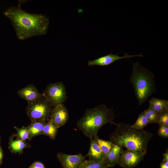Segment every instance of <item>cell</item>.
Returning a JSON list of instances; mask_svg holds the SVG:
<instances>
[{"mask_svg": "<svg viewBox=\"0 0 168 168\" xmlns=\"http://www.w3.org/2000/svg\"><path fill=\"white\" fill-rule=\"evenodd\" d=\"M157 133L162 138H168V126L159 124V128Z\"/></svg>", "mask_w": 168, "mask_h": 168, "instance_id": "24", "label": "cell"}, {"mask_svg": "<svg viewBox=\"0 0 168 168\" xmlns=\"http://www.w3.org/2000/svg\"><path fill=\"white\" fill-rule=\"evenodd\" d=\"M11 150L15 152H21L23 149L26 147L27 144L25 141L20 139L11 140L9 143Z\"/></svg>", "mask_w": 168, "mask_h": 168, "instance_id": "19", "label": "cell"}, {"mask_svg": "<svg viewBox=\"0 0 168 168\" xmlns=\"http://www.w3.org/2000/svg\"><path fill=\"white\" fill-rule=\"evenodd\" d=\"M69 119L68 110L63 104L57 105L53 108L49 119L58 128L65 125Z\"/></svg>", "mask_w": 168, "mask_h": 168, "instance_id": "9", "label": "cell"}, {"mask_svg": "<svg viewBox=\"0 0 168 168\" xmlns=\"http://www.w3.org/2000/svg\"><path fill=\"white\" fill-rule=\"evenodd\" d=\"M46 122L44 121H31V124L26 127L30 139L35 136L43 134V129Z\"/></svg>", "mask_w": 168, "mask_h": 168, "instance_id": "15", "label": "cell"}, {"mask_svg": "<svg viewBox=\"0 0 168 168\" xmlns=\"http://www.w3.org/2000/svg\"><path fill=\"white\" fill-rule=\"evenodd\" d=\"M52 107L44 97L39 100L28 104L26 108V111L31 121H47L49 119Z\"/></svg>", "mask_w": 168, "mask_h": 168, "instance_id": "5", "label": "cell"}, {"mask_svg": "<svg viewBox=\"0 0 168 168\" xmlns=\"http://www.w3.org/2000/svg\"><path fill=\"white\" fill-rule=\"evenodd\" d=\"M149 107L157 113L168 111V100L152 97L149 101Z\"/></svg>", "mask_w": 168, "mask_h": 168, "instance_id": "14", "label": "cell"}, {"mask_svg": "<svg viewBox=\"0 0 168 168\" xmlns=\"http://www.w3.org/2000/svg\"><path fill=\"white\" fill-rule=\"evenodd\" d=\"M110 139L114 143L134 152L147 154L148 145L153 134L144 129L132 127L130 124H116Z\"/></svg>", "mask_w": 168, "mask_h": 168, "instance_id": "2", "label": "cell"}, {"mask_svg": "<svg viewBox=\"0 0 168 168\" xmlns=\"http://www.w3.org/2000/svg\"><path fill=\"white\" fill-rule=\"evenodd\" d=\"M143 111L149 123H156L158 114L152 108L149 107Z\"/></svg>", "mask_w": 168, "mask_h": 168, "instance_id": "21", "label": "cell"}, {"mask_svg": "<svg viewBox=\"0 0 168 168\" xmlns=\"http://www.w3.org/2000/svg\"><path fill=\"white\" fill-rule=\"evenodd\" d=\"M79 168H108L104 161L89 159L83 162Z\"/></svg>", "mask_w": 168, "mask_h": 168, "instance_id": "17", "label": "cell"}, {"mask_svg": "<svg viewBox=\"0 0 168 168\" xmlns=\"http://www.w3.org/2000/svg\"><path fill=\"white\" fill-rule=\"evenodd\" d=\"M160 168H168V161H162L161 164Z\"/></svg>", "mask_w": 168, "mask_h": 168, "instance_id": "26", "label": "cell"}, {"mask_svg": "<svg viewBox=\"0 0 168 168\" xmlns=\"http://www.w3.org/2000/svg\"><path fill=\"white\" fill-rule=\"evenodd\" d=\"M3 157V153L1 147L0 146V165L2 162Z\"/></svg>", "mask_w": 168, "mask_h": 168, "instance_id": "28", "label": "cell"}, {"mask_svg": "<svg viewBox=\"0 0 168 168\" xmlns=\"http://www.w3.org/2000/svg\"><path fill=\"white\" fill-rule=\"evenodd\" d=\"M116 115L113 108L100 104L86 109L83 116L78 120L77 126L84 135L91 140L98 137V132L104 125L108 123L116 125L114 120Z\"/></svg>", "mask_w": 168, "mask_h": 168, "instance_id": "3", "label": "cell"}, {"mask_svg": "<svg viewBox=\"0 0 168 168\" xmlns=\"http://www.w3.org/2000/svg\"><path fill=\"white\" fill-rule=\"evenodd\" d=\"M94 138L105 156L110 151L115 144L110 140H104L99 138L98 137Z\"/></svg>", "mask_w": 168, "mask_h": 168, "instance_id": "18", "label": "cell"}, {"mask_svg": "<svg viewBox=\"0 0 168 168\" xmlns=\"http://www.w3.org/2000/svg\"><path fill=\"white\" fill-rule=\"evenodd\" d=\"M124 56H120L118 54H114L112 53L99 57L92 60H89L87 63V65L89 66L94 65L100 66H106L109 65L114 62L123 58H129L135 57H142V54L138 55H130L127 53L124 54Z\"/></svg>", "mask_w": 168, "mask_h": 168, "instance_id": "10", "label": "cell"}, {"mask_svg": "<svg viewBox=\"0 0 168 168\" xmlns=\"http://www.w3.org/2000/svg\"><path fill=\"white\" fill-rule=\"evenodd\" d=\"M42 94L54 107L63 104L67 98L65 87L61 82L49 84Z\"/></svg>", "mask_w": 168, "mask_h": 168, "instance_id": "6", "label": "cell"}, {"mask_svg": "<svg viewBox=\"0 0 168 168\" xmlns=\"http://www.w3.org/2000/svg\"><path fill=\"white\" fill-rule=\"evenodd\" d=\"M14 128L17 131V136L18 139L24 141L30 139L29 133L26 127H23L21 128L14 127Z\"/></svg>", "mask_w": 168, "mask_h": 168, "instance_id": "22", "label": "cell"}, {"mask_svg": "<svg viewBox=\"0 0 168 168\" xmlns=\"http://www.w3.org/2000/svg\"><path fill=\"white\" fill-rule=\"evenodd\" d=\"M146 154L128 149L123 150L119 156L118 164L123 168H133L139 164Z\"/></svg>", "mask_w": 168, "mask_h": 168, "instance_id": "7", "label": "cell"}, {"mask_svg": "<svg viewBox=\"0 0 168 168\" xmlns=\"http://www.w3.org/2000/svg\"><path fill=\"white\" fill-rule=\"evenodd\" d=\"M18 96L22 99L26 100L28 104L39 100L44 97L39 92L36 87L30 84L17 91Z\"/></svg>", "mask_w": 168, "mask_h": 168, "instance_id": "11", "label": "cell"}, {"mask_svg": "<svg viewBox=\"0 0 168 168\" xmlns=\"http://www.w3.org/2000/svg\"><path fill=\"white\" fill-rule=\"evenodd\" d=\"M19 4L17 7H9L3 13L11 22L17 38L23 40L44 35L49 27L48 17L41 14L27 12L21 8V3Z\"/></svg>", "mask_w": 168, "mask_h": 168, "instance_id": "1", "label": "cell"}, {"mask_svg": "<svg viewBox=\"0 0 168 168\" xmlns=\"http://www.w3.org/2000/svg\"><path fill=\"white\" fill-rule=\"evenodd\" d=\"M58 128L49 119L46 121L44 127L43 134L54 139L56 136Z\"/></svg>", "mask_w": 168, "mask_h": 168, "instance_id": "16", "label": "cell"}, {"mask_svg": "<svg viewBox=\"0 0 168 168\" xmlns=\"http://www.w3.org/2000/svg\"><path fill=\"white\" fill-rule=\"evenodd\" d=\"M156 123L168 126V111L158 114Z\"/></svg>", "mask_w": 168, "mask_h": 168, "instance_id": "23", "label": "cell"}, {"mask_svg": "<svg viewBox=\"0 0 168 168\" xmlns=\"http://www.w3.org/2000/svg\"><path fill=\"white\" fill-rule=\"evenodd\" d=\"M57 157L63 168H79L86 159L81 154L70 155L58 153Z\"/></svg>", "mask_w": 168, "mask_h": 168, "instance_id": "8", "label": "cell"}, {"mask_svg": "<svg viewBox=\"0 0 168 168\" xmlns=\"http://www.w3.org/2000/svg\"><path fill=\"white\" fill-rule=\"evenodd\" d=\"M130 80L139 105L145 103L148 97L156 92L153 74L138 62L132 63Z\"/></svg>", "mask_w": 168, "mask_h": 168, "instance_id": "4", "label": "cell"}, {"mask_svg": "<svg viewBox=\"0 0 168 168\" xmlns=\"http://www.w3.org/2000/svg\"><path fill=\"white\" fill-rule=\"evenodd\" d=\"M149 123L144 114V112L140 113L135 123L131 126L138 129H142L147 126Z\"/></svg>", "mask_w": 168, "mask_h": 168, "instance_id": "20", "label": "cell"}, {"mask_svg": "<svg viewBox=\"0 0 168 168\" xmlns=\"http://www.w3.org/2000/svg\"></svg>", "mask_w": 168, "mask_h": 168, "instance_id": "29", "label": "cell"}, {"mask_svg": "<svg viewBox=\"0 0 168 168\" xmlns=\"http://www.w3.org/2000/svg\"><path fill=\"white\" fill-rule=\"evenodd\" d=\"M86 156H88L89 159L99 161H104L105 156L94 138L91 140L89 150Z\"/></svg>", "mask_w": 168, "mask_h": 168, "instance_id": "13", "label": "cell"}, {"mask_svg": "<svg viewBox=\"0 0 168 168\" xmlns=\"http://www.w3.org/2000/svg\"><path fill=\"white\" fill-rule=\"evenodd\" d=\"M123 150L122 147L114 144L112 149L105 156L104 161L108 168L114 167L118 164L119 156Z\"/></svg>", "mask_w": 168, "mask_h": 168, "instance_id": "12", "label": "cell"}, {"mask_svg": "<svg viewBox=\"0 0 168 168\" xmlns=\"http://www.w3.org/2000/svg\"><path fill=\"white\" fill-rule=\"evenodd\" d=\"M29 168H45L44 165L41 162L37 161L33 163Z\"/></svg>", "mask_w": 168, "mask_h": 168, "instance_id": "25", "label": "cell"}, {"mask_svg": "<svg viewBox=\"0 0 168 168\" xmlns=\"http://www.w3.org/2000/svg\"><path fill=\"white\" fill-rule=\"evenodd\" d=\"M162 161H168V151L167 149L166 152L163 154V157Z\"/></svg>", "mask_w": 168, "mask_h": 168, "instance_id": "27", "label": "cell"}]
</instances>
